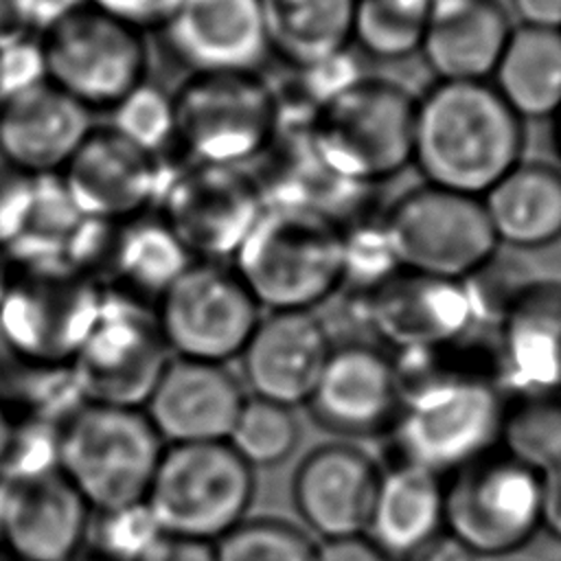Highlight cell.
Returning a JSON list of instances; mask_svg holds the SVG:
<instances>
[{
	"label": "cell",
	"instance_id": "obj_1",
	"mask_svg": "<svg viewBox=\"0 0 561 561\" xmlns=\"http://www.w3.org/2000/svg\"><path fill=\"white\" fill-rule=\"evenodd\" d=\"M390 353L401 405L390 427L397 460L443 478L497 449L506 394L491 373V337Z\"/></svg>",
	"mask_w": 561,
	"mask_h": 561
},
{
	"label": "cell",
	"instance_id": "obj_2",
	"mask_svg": "<svg viewBox=\"0 0 561 561\" xmlns=\"http://www.w3.org/2000/svg\"><path fill=\"white\" fill-rule=\"evenodd\" d=\"M524 138L491 81L434 79L416 96L412 164L425 184L482 197L522 160Z\"/></svg>",
	"mask_w": 561,
	"mask_h": 561
},
{
	"label": "cell",
	"instance_id": "obj_3",
	"mask_svg": "<svg viewBox=\"0 0 561 561\" xmlns=\"http://www.w3.org/2000/svg\"><path fill=\"white\" fill-rule=\"evenodd\" d=\"M232 261L261 307L311 311L342 287V226L311 208L270 204Z\"/></svg>",
	"mask_w": 561,
	"mask_h": 561
},
{
	"label": "cell",
	"instance_id": "obj_4",
	"mask_svg": "<svg viewBox=\"0 0 561 561\" xmlns=\"http://www.w3.org/2000/svg\"><path fill=\"white\" fill-rule=\"evenodd\" d=\"M414 103L403 85L362 77L316 110L309 142L331 173L370 188L412 164Z\"/></svg>",
	"mask_w": 561,
	"mask_h": 561
},
{
	"label": "cell",
	"instance_id": "obj_5",
	"mask_svg": "<svg viewBox=\"0 0 561 561\" xmlns=\"http://www.w3.org/2000/svg\"><path fill=\"white\" fill-rule=\"evenodd\" d=\"M103 300L105 285L64 261L13 265L0 300V342L20 364L70 366Z\"/></svg>",
	"mask_w": 561,
	"mask_h": 561
},
{
	"label": "cell",
	"instance_id": "obj_6",
	"mask_svg": "<svg viewBox=\"0 0 561 561\" xmlns=\"http://www.w3.org/2000/svg\"><path fill=\"white\" fill-rule=\"evenodd\" d=\"M164 443L140 408L83 403L59 436V471L99 513L147 497Z\"/></svg>",
	"mask_w": 561,
	"mask_h": 561
},
{
	"label": "cell",
	"instance_id": "obj_7",
	"mask_svg": "<svg viewBox=\"0 0 561 561\" xmlns=\"http://www.w3.org/2000/svg\"><path fill=\"white\" fill-rule=\"evenodd\" d=\"M254 469L226 443L167 445L147 491L164 535L215 543L243 522Z\"/></svg>",
	"mask_w": 561,
	"mask_h": 561
},
{
	"label": "cell",
	"instance_id": "obj_8",
	"mask_svg": "<svg viewBox=\"0 0 561 561\" xmlns=\"http://www.w3.org/2000/svg\"><path fill=\"white\" fill-rule=\"evenodd\" d=\"M173 110L175 142L195 162L250 167L278 131L274 85L256 72H195Z\"/></svg>",
	"mask_w": 561,
	"mask_h": 561
},
{
	"label": "cell",
	"instance_id": "obj_9",
	"mask_svg": "<svg viewBox=\"0 0 561 561\" xmlns=\"http://www.w3.org/2000/svg\"><path fill=\"white\" fill-rule=\"evenodd\" d=\"M445 530L478 559L526 548L541 530V473L493 449L445 478Z\"/></svg>",
	"mask_w": 561,
	"mask_h": 561
},
{
	"label": "cell",
	"instance_id": "obj_10",
	"mask_svg": "<svg viewBox=\"0 0 561 561\" xmlns=\"http://www.w3.org/2000/svg\"><path fill=\"white\" fill-rule=\"evenodd\" d=\"M383 224L405 272L465 280L497 254L480 197L421 184L383 208Z\"/></svg>",
	"mask_w": 561,
	"mask_h": 561
},
{
	"label": "cell",
	"instance_id": "obj_11",
	"mask_svg": "<svg viewBox=\"0 0 561 561\" xmlns=\"http://www.w3.org/2000/svg\"><path fill=\"white\" fill-rule=\"evenodd\" d=\"M156 307L105 289V300L70 370L85 403L140 408L171 362Z\"/></svg>",
	"mask_w": 561,
	"mask_h": 561
},
{
	"label": "cell",
	"instance_id": "obj_12",
	"mask_svg": "<svg viewBox=\"0 0 561 561\" xmlns=\"http://www.w3.org/2000/svg\"><path fill=\"white\" fill-rule=\"evenodd\" d=\"M173 357L224 364L239 357L261 320V305L219 261H191L156 302Z\"/></svg>",
	"mask_w": 561,
	"mask_h": 561
},
{
	"label": "cell",
	"instance_id": "obj_13",
	"mask_svg": "<svg viewBox=\"0 0 561 561\" xmlns=\"http://www.w3.org/2000/svg\"><path fill=\"white\" fill-rule=\"evenodd\" d=\"M160 219L197 261L234 256L265 208L250 167L191 160L164 178Z\"/></svg>",
	"mask_w": 561,
	"mask_h": 561
},
{
	"label": "cell",
	"instance_id": "obj_14",
	"mask_svg": "<svg viewBox=\"0 0 561 561\" xmlns=\"http://www.w3.org/2000/svg\"><path fill=\"white\" fill-rule=\"evenodd\" d=\"M46 79L83 107H112L145 81L140 31L85 4L42 33Z\"/></svg>",
	"mask_w": 561,
	"mask_h": 561
},
{
	"label": "cell",
	"instance_id": "obj_15",
	"mask_svg": "<svg viewBox=\"0 0 561 561\" xmlns=\"http://www.w3.org/2000/svg\"><path fill=\"white\" fill-rule=\"evenodd\" d=\"M305 405L322 430L337 436L388 434L401 405L392 355L373 342L333 344Z\"/></svg>",
	"mask_w": 561,
	"mask_h": 561
},
{
	"label": "cell",
	"instance_id": "obj_16",
	"mask_svg": "<svg viewBox=\"0 0 561 561\" xmlns=\"http://www.w3.org/2000/svg\"><path fill=\"white\" fill-rule=\"evenodd\" d=\"M57 175L83 217L110 224L142 215L164 184L158 156L129 142L110 125L92 127Z\"/></svg>",
	"mask_w": 561,
	"mask_h": 561
},
{
	"label": "cell",
	"instance_id": "obj_17",
	"mask_svg": "<svg viewBox=\"0 0 561 561\" xmlns=\"http://www.w3.org/2000/svg\"><path fill=\"white\" fill-rule=\"evenodd\" d=\"M491 373L506 397H561V283L528 280L491 333Z\"/></svg>",
	"mask_w": 561,
	"mask_h": 561
},
{
	"label": "cell",
	"instance_id": "obj_18",
	"mask_svg": "<svg viewBox=\"0 0 561 561\" xmlns=\"http://www.w3.org/2000/svg\"><path fill=\"white\" fill-rule=\"evenodd\" d=\"M370 333L392 353L447 346L484 335L462 280H447L401 270L370 294Z\"/></svg>",
	"mask_w": 561,
	"mask_h": 561
},
{
	"label": "cell",
	"instance_id": "obj_19",
	"mask_svg": "<svg viewBox=\"0 0 561 561\" xmlns=\"http://www.w3.org/2000/svg\"><path fill=\"white\" fill-rule=\"evenodd\" d=\"M243 401L224 364L171 357L142 412L167 445L219 443L228 440Z\"/></svg>",
	"mask_w": 561,
	"mask_h": 561
},
{
	"label": "cell",
	"instance_id": "obj_20",
	"mask_svg": "<svg viewBox=\"0 0 561 561\" xmlns=\"http://www.w3.org/2000/svg\"><path fill=\"white\" fill-rule=\"evenodd\" d=\"M381 469L359 447L329 443L302 458L291 500L302 522L322 539L364 535Z\"/></svg>",
	"mask_w": 561,
	"mask_h": 561
},
{
	"label": "cell",
	"instance_id": "obj_21",
	"mask_svg": "<svg viewBox=\"0 0 561 561\" xmlns=\"http://www.w3.org/2000/svg\"><path fill=\"white\" fill-rule=\"evenodd\" d=\"M331 348L329 331L311 311H270L239 357L254 397L294 410L307 403Z\"/></svg>",
	"mask_w": 561,
	"mask_h": 561
},
{
	"label": "cell",
	"instance_id": "obj_22",
	"mask_svg": "<svg viewBox=\"0 0 561 561\" xmlns=\"http://www.w3.org/2000/svg\"><path fill=\"white\" fill-rule=\"evenodd\" d=\"M90 129V110L50 81L0 99V160L28 175L59 173Z\"/></svg>",
	"mask_w": 561,
	"mask_h": 561
},
{
	"label": "cell",
	"instance_id": "obj_23",
	"mask_svg": "<svg viewBox=\"0 0 561 561\" xmlns=\"http://www.w3.org/2000/svg\"><path fill=\"white\" fill-rule=\"evenodd\" d=\"M162 28L195 72H256L270 53L261 0H178Z\"/></svg>",
	"mask_w": 561,
	"mask_h": 561
},
{
	"label": "cell",
	"instance_id": "obj_24",
	"mask_svg": "<svg viewBox=\"0 0 561 561\" xmlns=\"http://www.w3.org/2000/svg\"><path fill=\"white\" fill-rule=\"evenodd\" d=\"M90 511L61 471L11 484L0 543L18 561H70L88 535Z\"/></svg>",
	"mask_w": 561,
	"mask_h": 561
},
{
	"label": "cell",
	"instance_id": "obj_25",
	"mask_svg": "<svg viewBox=\"0 0 561 561\" xmlns=\"http://www.w3.org/2000/svg\"><path fill=\"white\" fill-rule=\"evenodd\" d=\"M513 31L500 0L432 4L419 55L440 81H489Z\"/></svg>",
	"mask_w": 561,
	"mask_h": 561
},
{
	"label": "cell",
	"instance_id": "obj_26",
	"mask_svg": "<svg viewBox=\"0 0 561 561\" xmlns=\"http://www.w3.org/2000/svg\"><path fill=\"white\" fill-rule=\"evenodd\" d=\"M445 533V478L397 460L381 471L366 537L388 561H410Z\"/></svg>",
	"mask_w": 561,
	"mask_h": 561
},
{
	"label": "cell",
	"instance_id": "obj_27",
	"mask_svg": "<svg viewBox=\"0 0 561 561\" xmlns=\"http://www.w3.org/2000/svg\"><path fill=\"white\" fill-rule=\"evenodd\" d=\"M480 199L500 245L543 250L561 241V167L522 158Z\"/></svg>",
	"mask_w": 561,
	"mask_h": 561
},
{
	"label": "cell",
	"instance_id": "obj_28",
	"mask_svg": "<svg viewBox=\"0 0 561 561\" xmlns=\"http://www.w3.org/2000/svg\"><path fill=\"white\" fill-rule=\"evenodd\" d=\"M489 81L522 121H550L561 110V28L513 26Z\"/></svg>",
	"mask_w": 561,
	"mask_h": 561
},
{
	"label": "cell",
	"instance_id": "obj_29",
	"mask_svg": "<svg viewBox=\"0 0 561 561\" xmlns=\"http://www.w3.org/2000/svg\"><path fill=\"white\" fill-rule=\"evenodd\" d=\"M191 261L195 259L186 252L160 215H138L116 224L105 265V274L110 276L112 285L105 289L127 294L156 307L162 294L178 280Z\"/></svg>",
	"mask_w": 561,
	"mask_h": 561
},
{
	"label": "cell",
	"instance_id": "obj_30",
	"mask_svg": "<svg viewBox=\"0 0 561 561\" xmlns=\"http://www.w3.org/2000/svg\"><path fill=\"white\" fill-rule=\"evenodd\" d=\"M353 7L355 0H261L270 53L302 68L346 50Z\"/></svg>",
	"mask_w": 561,
	"mask_h": 561
},
{
	"label": "cell",
	"instance_id": "obj_31",
	"mask_svg": "<svg viewBox=\"0 0 561 561\" xmlns=\"http://www.w3.org/2000/svg\"><path fill=\"white\" fill-rule=\"evenodd\" d=\"M430 11V0H355L351 44L379 61L419 55Z\"/></svg>",
	"mask_w": 561,
	"mask_h": 561
},
{
	"label": "cell",
	"instance_id": "obj_32",
	"mask_svg": "<svg viewBox=\"0 0 561 561\" xmlns=\"http://www.w3.org/2000/svg\"><path fill=\"white\" fill-rule=\"evenodd\" d=\"M497 449L546 473L561 462V397H506Z\"/></svg>",
	"mask_w": 561,
	"mask_h": 561
},
{
	"label": "cell",
	"instance_id": "obj_33",
	"mask_svg": "<svg viewBox=\"0 0 561 561\" xmlns=\"http://www.w3.org/2000/svg\"><path fill=\"white\" fill-rule=\"evenodd\" d=\"M300 427L294 410L261 397L243 401L228 434V445L254 469L283 462L298 445Z\"/></svg>",
	"mask_w": 561,
	"mask_h": 561
},
{
	"label": "cell",
	"instance_id": "obj_34",
	"mask_svg": "<svg viewBox=\"0 0 561 561\" xmlns=\"http://www.w3.org/2000/svg\"><path fill=\"white\" fill-rule=\"evenodd\" d=\"M344 272L342 287L351 291L373 294L401 272L397 252L383 224V210H364L342 226Z\"/></svg>",
	"mask_w": 561,
	"mask_h": 561
},
{
	"label": "cell",
	"instance_id": "obj_35",
	"mask_svg": "<svg viewBox=\"0 0 561 561\" xmlns=\"http://www.w3.org/2000/svg\"><path fill=\"white\" fill-rule=\"evenodd\" d=\"M316 546L283 519H250L215 541L217 561H316Z\"/></svg>",
	"mask_w": 561,
	"mask_h": 561
},
{
	"label": "cell",
	"instance_id": "obj_36",
	"mask_svg": "<svg viewBox=\"0 0 561 561\" xmlns=\"http://www.w3.org/2000/svg\"><path fill=\"white\" fill-rule=\"evenodd\" d=\"M110 110V127L140 149L158 156L160 149L175 142L173 94L160 85L142 81Z\"/></svg>",
	"mask_w": 561,
	"mask_h": 561
},
{
	"label": "cell",
	"instance_id": "obj_37",
	"mask_svg": "<svg viewBox=\"0 0 561 561\" xmlns=\"http://www.w3.org/2000/svg\"><path fill=\"white\" fill-rule=\"evenodd\" d=\"M94 554L107 561H140L164 535L147 502L99 511L90 519Z\"/></svg>",
	"mask_w": 561,
	"mask_h": 561
},
{
	"label": "cell",
	"instance_id": "obj_38",
	"mask_svg": "<svg viewBox=\"0 0 561 561\" xmlns=\"http://www.w3.org/2000/svg\"><path fill=\"white\" fill-rule=\"evenodd\" d=\"M59 436L61 425L15 414L13 434L0 460V473L11 484L59 473Z\"/></svg>",
	"mask_w": 561,
	"mask_h": 561
},
{
	"label": "cell",
	"instance_id": "obj_39",
	"mask_svg": "<svg viewBox=\"0 0 561 561\" xmlns=\"http://www.w3.org/2000/svg\"><path fill=\"white\" fill-rule=\"evenodd\" d=\"M35 195V175L0 160V248H9L24 230Z\"/></svg>",
	"mask_w": 561,
	"mask_h": 561
},
{
	"label": "cell",
	"instance_id": "obj_40",
	"mask_svg": "<svg viewBox=\"0 0 561 561\" xmlns=\"http://www.w3.org/2000/svg\"><path fill=\"white\" fill-rule=\"evenodd\" d=\"M44 81L48 79L39 42L26 37L7 48H0V99Z\"/></svg>",
	"mask_w": 561,
	"mask_h": 561
},
{
	"label": "cell",
	"instance_id": "obj_41",
	"mask_svg": "<svg viewBox=\"0 0 561 561\" xmlns=\"http://www.w3.org/2000/svg\"><path fill=\"white\" fill-rule=\"evenodd\" d=\"M88 4L136 31H142L147 26H164L178 0H88Z\"/></svg>",
	"mask_w": 561,
	"mask_h": 561
},
{
	"label": "cell",
	"instance_id": "obj_42",
	"mask_svg": "<svg viewBox=\"0 0 561 561\" xmlns=\"http://www.w3.org/2000/svg\"><path fill=\"white\" fill-rule=\"evenodd\" d=\"M316 561H388V559L366 535H353V537L322 539L316 546Z\"/></svg>",
	"mask_w": 561,
	"mask_h": 561
},
{
	"label": "cell",
	"instance_id": "obj_43",
	"mask_svg": "<svg viewBox=\"0 0 561 561\" xmlns=\"http://www.w3.org/2000/svg\"><path fill=\"white\" fill-rule=\"evenodd\" d=\"M140 561H217L215 543L162 535Z\"/></svg>",
	"mask_w": 561,
	"mask_h": 561
},
{
	"label": "cell",
	"instance_id": "obj_44",
	"mask_svg": "<svg viewBox=\"0 0 561 561\" xmlns=\"http://www.w3.org/2000/svg\"><path fill=\"white\" fill-rule=\"evenodd\" d=\"M20 9L31 26V31L46 33L79 9L88 4V0H18Z\"/></svg>",
	"mask_w": 561,
	"mask_h": 561
},
{
	"label": "cell",
	"instance_id": "obj_45",
	"mask_svg": "<svg viewBox=\"0 0 561 561\" xmlns=\"http://www.w3.org/2000/svg\"><path fill=\"white\" fill-rule=\"evenodd\" d=\"M541 530L561 541V462L541 473Z\"/></svg>",
	"mask_w": 561,
	"mask_h": 561
},
{
	"label": "cell",
	"instance_id": "obj_46",
	"mask_svg": "<svg viewBox=\"0 0 561 561\" xmlns=\"http://www.w3.org/2000/svg\"><path fill=\"white\" fill-rule=\"evenodd\" d=\"M522 26L561 28V0H508Z\"/></svg>",
	"mask_w": 561,
	"mask_h": 561
},
{
	"label": "cell",
	"instance_id": "obj_47",
	"mask_svg": "<svg viewBox=\"0 0 561 561\" xmlns=\"http://www.w3.org/2000/svg\"><path fill=\"white\" fill-rule=\"evenodd\" d=\"M410 561H478V557L445 530L423 546Z\"/></svg>",
	"mask_w": 561,
	"mask_h": 561
},
{
	"label": "cell",
	"instance_id": "obj_48",
	"mask_svg": "<svg viewBox=\"0 0 561 561\" xmlns=\"http://www.w3.org/2000/svg\"><path fill=\"white\" fill-rule=\"evenodd\" d=\"M31 26L18 0H0V48H7L31 35Z\"/></svg>",
	"mask_w": 561,
	"mask_h": 561
},
{
	"label": "cell",
	"instance_id": "obj_49",
	"mask_svg": "<svg viewBox=\"0 0 561 561\" xmlns=\"http://www.w3.org/2000/svg\"><path fill=\"white\" fill-rule=\"evenodd\" d=\"M13 423H15V414L9 408V403L0 397V460L9 447V440L13 434Z\"/></svg>",
	"mask_w": 561,
	"mask_h": 561
},
{
	"label": "cell",
	"instance_id": "obj_50",
	"mask_svg": "<svg viewBox=\"0 0 561 561\" xmlns=\"http://www.w3.org/2000/svg\"><path fill=\"white\" fill-rule=\"evenodd\" d=\"M11 276H13V261L7 254V250L0 248V300H2V296L9 287V283H11Z\"/></svg>",
	"mask_w": 561,
	"mask_h": 561
},
{
	"label": "cell",
	"instance_id": "obj_51",
	"mask_svg": "<svg viewBox=\"0 0 561 561\" xmlns=\"http://www.w3.org/2000/svg\"><path fill=\"white\" fill-rule=\"evenodd\" d=\"M550 140H552V149L561 164V110L550 118Z\"/></svg>",
	"mask_w": 561,
	"mask_h": 561
},
{
	"label": "cell",
	"instance_id": "obj_52",
	"mask_svg": "<svg viewBox=\"0 0 561 561\" xmlns=\"http://www.w3.org/2000/svg\"><path fill=\"white\" fill-rule=\"evenodd\" d=\"M9 491H11V482L0 473V533H2V519H4V511H7Z\"/></svg>",
	"mask_w": 561,
	"mask_h": 561
},
{
	"label": "cell",
	"instance_id": "obj_53",
	"mask_svg": "<svg viewBox=\"0 0 561 561\" xmlns=\"http://www.w3.org/2000/svg\"><path fill=\"white\" fill-rule=\"evenodd\" d=\"M70 561H107V559H103V557H99V554L90 552V554H77V557H75V559H70Z\"/></svg>",
	"mask_w": 561,
	"mask_h": 561
},
{
	"label": "cell",
	"instance_id": "obj_54",
	"mask_svg": "<svg viewBox=\"0 0 561 561\" xmlns=\"http://www.w3.org/2000/svg\"><path fill=\"white\" fill-rule=\"evenodd\" d=\"M0 561H18V559H13V557H9L4 550L0 552Z\"/></svg>",
	"mask_w": 561,
	"mask_h": 561
},
{
	"label": "cell",
	"instance_id": "obj_55",
	"mask_svg": "<svg viewBox=\"0 0 561 561\" xmlns=\"http://www.w3.org/2000/svg\"><path fill=\"white\" fill-rule=\"evenodd\" d=\"M430 2H432V4H434V2H438V0H430Z\"/></svg>",
	"mask_w": 561,
	"mask_h": 561
}]
</instances>
